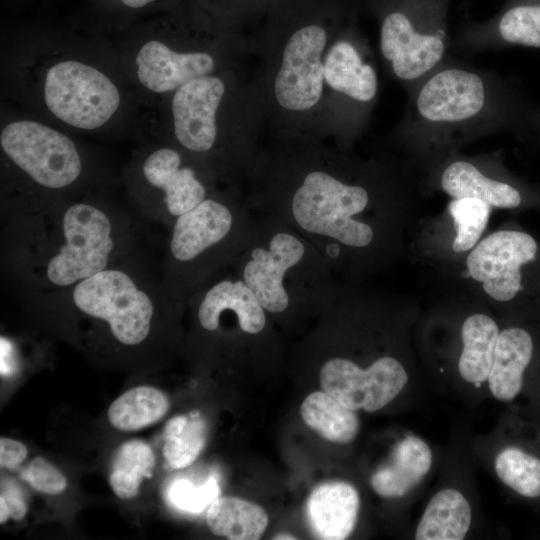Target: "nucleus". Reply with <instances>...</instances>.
<instances>
[{"mask_svg": "<svg viewBox=\"0 0 540 540\" xmlns=\"http://www.w3.org/2000/svg\"><path fill=\"white\" fill-rule=\"evenodd\" d=\"M490 205L477 198H454L449 212L456 226L453 250L463 252L475 246L487 225Z\"/></svg>", "mask_w": 540, "mask_h": 540, "instance_id": "29", "label": "nucleus"}, {"mask_svg": "<svg viewBox=\"0 0 540 540\" xmlns=\"http://www.w3.org/2000/svg\"><path fill=\"white\" fill-rule=\"evenodd\" d=\"M395 135L421 148H447L482 135L536 124L539 114L498 72L449 56L414 84Z\"/></svg>", "mask_w": 540, "mask_h": 540, "instance_id": "3", "label": "nucleus"}, {"mask_svg": "<svg viewBox=\"0 0 540 540\" xmlns=\"http://www.w3.org/2000/svg\"><path fill=\"white\" fill-rule=\"evenodd\" d=\"M22 477L34 490L45 494H59L67 487L65 476L42 457L32 459Z\"/></svg>", "mask_w": 540, "mask_h": 540, "instance_id": "31", "label": "nucleus"}, {"mask_svg": "<svg viewBox=\"0 0 540 540\" xmlns=\"http://www.w3.org/2000/svg\"><path fill=\"white\" fill-rule=\"evenodd\" d=\"M44 96L47 107L57 118L87 130L108 121L120 103L119 92L107 76L72 60L49 69Z\"/></svg>", "mask_w": 540, "mask_h": 540, "instance_id": "11", "label": "nucleus"}, {"mask_svg": "<svg viewBox=\"0 0 540 540\" xmlns=\"http://www.w3.org/2000/svg\"><path fill=\"white\" fill-rule=\"evenodd\" d=\"M142 174L160 193L150 220L163 224L168 231L178 217L214 193L198 169L185 163L182 154L172 148L152 152L142 165Z\"/></svg>", "mask_w": 540, "mask_h": 540, "instance_id": "13", "label": "nucleus"}, {"mask_svg": "<svg viewBox=\"0 0 540 540\" xmlns=\"http://www.w3.org/2000/svg\"><path fill=\"white\" fill-rule=\"evenodd\" d=\"M206 522L212 533L231 540H257L268 525L259 505L237 498L218 497L208 507Z\"/></svg>", "mask_w": 540, "mask_h": 540, "instance_id": "24", "label": "nucleus"}, {"mask_svg": "<svg viewBox=\"0 0 540 540\" xmlns=\"http://www.w3.org/2000/svg\"><path fill=\"white\" fill-rule=\"evenodd\" d=\"M255 213L247 197L213 193L176 219L161 263L162 280L175 297L187 299L248 247Z\"/></svg>", "mask_w": 540, "mask_h": 540, "instance_id": "5", "label": "nucleus"}, {"mask_svg": "<svg viewBox=\"0 0 540 540\" xmlns=\"http://www.w3.org/2000/svg\"><path fill=\"white\" fill-rule=\"evenodd\" d=\"M536 124H540V115L538 117V120H537V123Z\"/></svg>", "mask_w": 540, "mask_h": 540, "instance_id": "37", "label": "nucleus"}, {"mask_svg": "<svg viewBox=\"0 0 540 540\" xmlns=\"http://www.w3.org/2000/svg\"><path fill=\"white\" fill-rule=\"evenodd\" d=\"M488 463L495 478L524 498L540 497V458L524 448L489 440Z\"/></svg>", "mask_w": 540, "mask_h": 540, "instance_id": "23", "label": "nucleus"}, {"mask_svg": "<svg viewBox=\"0 0 540 540\" xmlns=\"http://www.w3.org/2000/svg\"><path fill=\"white\" fill-rule=\"evenodd\" d=\"M475 523L469 491L455 481L444 482L428 498L413 531L415 540H463Z\"/></svg>", "mask_w": 540, "mask_h": 540, "instance_id": "17", "label": "nucleus"}, {"mask_svg": "<svg viewBox=\"0 0 540 540\" xmlns=\"http://www.w3.org/2000/svg\"><path fill=\"white\" fill-rule=\"evenodd\" d=\"M300 412L303 421L330 442L351 443L360 430L357 412L344 407L324 391L309 394Z\"/></svg>", "mask_w": 540, "mask_h": 540, "instance_id": "25", "label": "nucleus"}, {"mask_svg": "<svg viewBox=\"0 0 540 540\" xmlns=\"http://www.w3.org/2000/svg\"><path fill=\"white\" fill-rule=\"evenodd\" d=\"M151 1L153 0H122V2L129 6V7H133V8H139V7H142L148 3H150Z\"/></svg>", "mask_w": 540, "mask_h": 540, "instance_id": "35", "label": "nucleus"}, {"mask_svg": "<svg viewBox=\"0 0 540 540\" xmlns=\"http://www.w3.org/2000/svg\"><path fill=\"white\" fill-rule=\"evenodd\" d=\"M513 45L540 48V0H506L492 17L465 23L452 36L451 50L471 54Z\"/></svg>", "mask_w": 540, "mask_h": 540, "instance_id": "14", "label": "nucleus"}, {"mask_svg": "<svg viewBox=\"0 0 540 540\" xmlns=\"http://www.w3.org/2000/svg\"><path fill=\"white\" fill-rule=\"evenodd\" d=\"M218 495V481L214 476H210L200 485H195L184 478L176 479L167 491L168 500L173 507L191 514L201 513L218 498Z\"/></svg>", "mask_w": 540, "mask_h": 540, "instance_id": "30", "label": "nucleus"}, {"mask_svg": "<svg viewBox=\"0 0 540 540\" xmlns=\"http://www.w3.org/2000/svg\"><path fill=\"white\" fill-rule=\"evenodd\" d=\"M385 172L309 143L258 156L250 208L272 214L309 240L336 272L377 249L376 216Z\"/></svg>", "mask_w": 540, "mask_h": 540, "instance_id": "1", "label": "nucleus"}, {"mask_svg": "<svg viewBox=\"0 0 540 540\" xmlns=\"http://www.w3.org/2000/svg\"><path fill=\"white\" fill-rule=\"evenodd\" d=\"M320 383L323 391L344 407L366 413L386 408L410 384L415 385L405 364L391 354L381 356L369 367L349 356H331L321 366Z\"/></svg>", "mask_w": 540, "mask_h": 540, "instance_id": "9", "label": "nucleus"}, {"mask_svg": "<svg viewBox=\"0 0 540 540\" xmlns=\"http://www.w3.org/2000/svg\"><path fill=\"white\" fill-rule=\"evenodd\" d=\"M533 351V339L525 329L509 327L500 331L487 381V396L502 403H511L519 397Z\"/></svg>", "mask_w": 540, "mask_h": 540, "instance_id": "21", "label": "nucleus"}, {"mask_svg": "<svg viewBox=\"0 0 540 540\" xmlns=\"http://www.w3.org/2000/svg\"><path fill=\"white\" fill-rule=\"evenodd\" d=\"M206 444V424L199 411L171 418L164 428L163 455L173 469L191 465Z\"/></svg>", "mask_w": 540, "mask_h": 540, "instance_id": "28", "label": "nucleus"}, {"mask_svg": "<svg viewBox=\"0 0 540 540\" xmlns=\"http://www.w3.org/2000/svg\"><path fill=\"white\" fill-rule=\"evenodd\" d=\"M325 82L336 100L345 140L367 125L378 94V75L367 43L349 29L329 46Z\"/></svg>", "mask_w": 540, "mask_h": 540, "instance_id": "7", "label": "nucleus"}, {"mask_svg": "<svg viewBox=\"0 0 540 540\" xmlns=\"http://www.w3.org/2000/svg\"><path fill=\"white\" fill-rule=\"evenodd\" d=\"M332 42L319 24L299 27L286 39L272 83L275 102L285 112L302 115L320 104L326 85L325 58Z\"/></svg>", "mask_w": 540, "mask_h": 540, "instance_id": "8", "label": "nucleus"}, {"mask_svg": "<svg viewBox=\"0 0 540 540\" xmlns=\"http://www.w3.org/2000/svg\"><path fill=\"white\" fill-rule=\"evenodd\" d=\"M225 90L224 82L211 75L191 80L176 90L172 100L174 133L189 152L206 155L216 148V114Z\"/></svg>", "mask_w": 540, "mask_h": 540, "instance_id": "15", "label": "nucleus"}, {"mask_svg": "<svg viewBox=\"0 0 540 540\" xmlns=\"http://www.w3.org/2000/svg\"><path fill=\"white\" fill-rule=\"evenodd\" d=\"M435 465L430 443L414 432L402 434L369 478L373 492L387 500H407L416 496Z\"/></svg>", "mask_w": 540, "mask_h": 540, "instance_id": "16", "label": "nucleus"}, {"mask_svg": "<svg viewBox=\"0 0 540 540\" xmlns=\"http://www.w3.org/2000/svg\"><path fill=\"white\" fill-rule=\"evenodd\" d=\"M451 1L377 0L380 54L406 91L450 56Z\"/></svg>", "mask_w": 540, "mask_h": 540, "instance_id": "6", "label": "nucleus"}, {"mask_svg": "<svg viewBox=\"0 0 540 540\" xmlns=\"http://www.w3.org/2000/svg\"><path fill=\"white\" fill-rule=\"evenodd\" d=\"M136 63L140 82L157 93L177 90L215 68L214 58L206 52L177 53L159 41L143 45Z\"/></svg>", "mask_w": 540, "mask_h": 540, "instance_id": "18", "label": "nucleus"}, {"mask_svg": "<svg viewBox=\"0 0 540 540\" xmlns=\"http://www.w3.org/2000/svg\"><path fill=\"white\" fill-rule=\"evenodd\" d=\"M254 213L251 242L230 266L232 271L277 319L326 311L340 286L322 254L280 218Z\"/></svg>", "mask_w": 540, "mask_h": 540, "instance_id": "4", "label": "nucleus"}, {"mask_svg": "<svg viewBox=\"0 0 540 540\" xmlns=\"http://www.w3.org/2000/svg\"><path fill=\"white\" fill-rule=\"evenodd\" d=\"M139 222L129 212L89 201L9 212L4 260L25 296L74 286L144 253Z\"/></svg>", "mask_w": 540, "mask_h": 540, "instance_id": "2", "label": "nucleus"}, {"mask_svg": "<svg viewBox=\"0 0 540 540\" xmlns=\"http://www.w3.org/2000/svg\"><path fill=\"white\" fill-rule=\"evenodd\" d=\"M274 539H296L295 537L291 536V535H277L276 537H274Z\"/></svg>", "mask_w": 540, "mask_h": 540, "instance_id": "36", "label": "nucleus"}, {"mask_svg": "<svg viewBox=\"0 0 540 540\" xmlns=\"http://www.w3.org/2000/svg\"><path fill=\"white\" fill-rule=\"evenodd\" d=\"M27 447L20 441L1 437L0 438V465L2 468L15 469L27 457Z\"/></svg>", "mask_w": 540, "mask_h": 540, "instance_id": "32", "label": "nucleus"}, {"mask_svg": "<svg viewBox=\"0 0 540 540\" xmlns=\"http://www.w3.org/2000/svg\"><path fill=\"white\" fill-rule=\"evenodd\" d=\"M6 502L10 518L14 520H21L27 513V505L19 491L16 487H7L1 493V496Z\"/></svg>", "mask_w": 540, "mask_h": 540, "instance_id": "33", "label": "nucleus"}, {"mask_svg": "<svg viewBox=\"0 0 540 540\" xmlns=\"http://www.w3.org/2000/svg\"><path fill=\"white\" fill-rule=\"evenodd\" d=\"M9 518H10V513H9L8 506L6 502L4 501V499L0 497V523L1 524L6 523Z\"/></svg>", "mask_w": 540, "mask_h": 540, "instance_id": "34", "label": "nucleus"}, {"mask_svg": "<svg viewBox=\"0 0 540 540\" xmlns=\"http://www.w3.org/2000/svg\"><path fill=\"white\" fill-rule=\"evenodd\" d=\"M0 143L6 156L45 189L66 188L82 172V160L72 140L41 123H11L2 131Z\"/></svg>", "mask_w": 540, "mask_h": 540, "instance_id": "10", "label": "nucleus"}, {"mask_svg": "<svg viewBox=\"0 0 540 540\" xmlns=\"http://www.w3.org/2000/svg\"><path fill=\"white\" fill-rule=\"evenodd\" d=\"M439 182L442 190L455 199L477 198L498 208H516L522 201L516 187L489 175L466 159H455L446 164Z\"/></svg>", "mask_w": 540, "mask_h": 540, "instance_id": "22", "label": "nucleus"}, {"mask_svg": "<svg viewBox=\"0 0 540 540\" xmlns=\"http://www.w3.org/2000/svg\"><path fill=\"white\" fill-rule=\"evenodd\" d=\"M169 405L167 396L159 389L137 386L114 400L108 409V419L120 431H137L161 420Z\"/></svg>", "mask_w": 540, "mask_h": 540, "instance_id": "26", "label": "nucleus"}, {"mask_svg": "<svg viewBox=\"0 0 540 540\" xmlns=\"http://www.w3.org/2000/svg\"><path fill=\"white\" fill-rule=\"evenodd\" d=\"M536 253L537 243L529 234L500 230L475 246L467 258V268L491 298L506 302L521 289L520 268Z\"/></svg>", "mask_w": 540, "mask_h": 540, "instance_id": "12", "label": "nucleus"}, {"mask_svg": "<svg viewBox=\"0 0 540 540\" xmlns=\"http://www.w3.org/2000/svg\"><path fill=\"white\" fill-rule=\"evenodd\" d=\"M496 322L486 314H473L461 326V351L456 362L455 385L474 396L487 395V381L499 335Z\"/></svg>", "mask_w": 540, "mask_h": 540, "instance_id": "20", "label": "nucleus"}, {"mask_svg": "<svg viewBox=\"0 0 540 540\" xmlns=\"http://www.w3.org/2000/svg\"><path fill=\"white\" fill-rule=\"evenodd\" d=\"M360 506V494L352 484L333 481L319 485L307 500L311 532L323 540L348 538L356 528Z\"/></svg>", "mask_w": 540, "mask_h": 540, "instance_id": "19", "label": "nucleus"}, {"mask_svg": "<svg viewBox=\"0 0 540 540\" xmlns=\"http://www.w3.org/2000/svg\"><path fill=\"white\" fill-rule=\"evenodd\" d=\"M155 456L150 446L141 440H129L117 450L112 462L109 484L120 499L137 496L144 478L152 475Z\"/></svg>", "mask_w": 540, "mask_h": 540, "instance_id": "27", "label": "nucleus"}]
</instances>
